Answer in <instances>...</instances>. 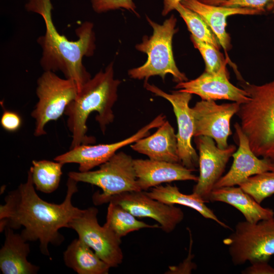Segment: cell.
Segmentation results:
<instances>
[{
  "mask_svg": "<svg viewBox=\"0 0 274 274\" xmlns=\"http://www.w3.org/2000/svg\"><path fill=\"white\" fill-rule=\"evenodd\" d=\"M77 182L68 178L65 198L60 204L44 200L37 193L28 170L26 181L5 197L0 206V231L5 227L24 228L20 233L26 241H39L42 254L50 257L49 245L59 246L64 241L59 229L68 228V224L83 210L72 203L73 195L78 191Z\"/></svg>",
  "mask_w": 274,
  "mask_h": 274,
  "instance_id": "cell-1",
  "label": "cell"
},
{
  "mask_svg": "<svg viewBox=\"0 0 274 274\" xmlns=\"http://www.w3.org/2000/svg\"><path fill=\"white\" fill-rule=\"evenodd\" d=\"M26 8L41 15L44 20L45 33L38 39L42 49V68L45 71L61 72L65 78L74 81L79 92L91 78L82 60L84 56L92 55L95 48L93 24L83 23L76 30L78 39L70 41L58 32L53 24L50 0H30Z\"/></svg>",
  "mask_w": 274,
  "mask_h": 274,
  "instance_id": "cell-2",
  "label": "cell"
},
{
  "mask_svg": "<svg viewBox=\"0 0 274 274\" xmlns=\"http://www.w3.org/2000/svg\"><path fill=\"white\" fill-rule=\"evenodd\" d=\"M121 81L114 78L113 62L100 71L82 87L76 98L66 107L67 126L72 134L70 149L81 144L95 143L94 137L86 134L89 115L97 113L95 120L105 133L107 126L114 119L113 107L117 101Z\"/></svg>",
  "mask_w": 274,
  "mask_h": 274,
  "instance_id": "cell-3",
  "label": "cell"
},
{
  "mask_svg": "<svg viewBox=\"0 0 274 274\" xmlns=\"http://www.w3.org/2000/svg\"><path fill=\"white\" fill-rule=\"evenodd\" d=\"M239 85L250 97L236 114L242 129L253 153L274 162V79L260 85L243 80Z\"/></svg>",
  "mask_w": 274,
  "mask_h": 274,
  "instance_id": "cell-4",
  "label": "cell"
},
{
  "mask_svg": "<svg viewBox=\"0 0 274 274\" xmlns=\"http://www.w3.org/2000/svg\"><path fill=\"white\" fill-rule=\"evenodd\" d=\"M146 18L153 28V33L150 37L144 36L142 43L136 44L135 48L146 53L148 58L141 66L129 70L128 76L132 79L148 81L149 78L155 76H159L164 80L169 74L177 83L188 81L186 75L178 69L173 52V38L178 31L176 18L172 15L161 25L148 16Z\"/></svg>",
  "mask_w": 274,
  "mask_h": 274,
  "instance_id": "cell-5",
  "label": "cell"
},
{
  "mask_svg": "<svg viewBox=\"0 0 274 274\" xmlns=\"http://www.w3.org/2000/svg\"><path fill=\"white\" fill-rule=\"evenodd\" d=\"M70 178L76 182L96 186L102 190L92 196L95 206L104 204L108 198L125 192L142 191L140 188L131 156L121 151L115 154L95 170L70 172Z\"/></svg>",
  "mask_w": 274,
  "mask_h": 274,
  "instance_id": "cell-6",
  "label": "cell"
},
{
  "mask_svg": "<svg viewBox=\"0 0 274 274\" xmlns=\"http://www.w3.org/2000/svg\"><path fill=\"white\" fill-rule=\"evenodd\" d=\"M223 243L228 247L231 261L235 266L247 261L268 262L274 255V217L255 223L246 220L238 222Z\"/></svg>",
  "mask_w": 274,
  "mask_h": 274,
  "instance_id": "cell-7",
  "label": "cell"
},
{
  "mask_svg": "<svg viewBox=\"0 0 274 274\" xmlns=\"http://www.w3.org/2000/svg\"><path fill=\"white\" fill-rule=\"evenodd\" d=\"M78 92L73 80L61 78L53 72H44L37 81L36 93L38 101L31 113L35 120V136L47 133L46 125L50 121L57 120L64 113Z\"/></svg>",
  "mask_w": 274,
  "mask_h": 274,
  "instance_id": "cell-8",
  "label": "cell"
},
{
  "mask_svg": "<svg viewBox=\"0 0 274 274\" xmlns=\"http://www.w3.org/2000/svg\"><path fill=\"white\" fill-rule=\"evenodd\" d=\"M98 210L96 207L84 209L82 213L73 219L68 228L74 230L78 238L90 247L111 268L117 267L123 259L121 248V238L97 220Z\"/></svg>",
  "mask_w": 274,
  "mask_h": 274,
  "instance_id": "cell-9",
  "label": "cell"
},
{
  "mask_svg": "<svg viewBox=\"0 0 274 274\" xmlns=\"http://www.w3.org/2000/svg\"><path fill=\"white\" fill-rule=\"evenodd\" d=\"M144 87L156 96L165 98L172 105L178 125L176 135L181 163L192 171L195 170L198 166L199 156L191 144L194 133V121L189 104L192 94L180 90L167 93L148 81H144Z\"/></svg>",
  "mask_w": 274,
  "mask_h": 274,
  "instance_id": "cell-10",
  "label": "cell"
},
{
  "mask_svg": "<svg viewBox=\"0 0 274 274\" xmlns=\"http://www.w3.org/2000/svg\"><path fill=\"white\" fill-rule=\"evenodd\" d=\"M165 119V116L160 114L134 134L122 141L95 145L81 144L56 156L54 160L63 164L77 163L79 165V171L81 172L91 170L95 167L100 166L108 161L121 148L150 135V131L161 126L166 120Z\"/></svg>",
  "mask_w": 274,
  "mask_h": 274,
  "instance_id": "cell-11",
  "label": "cell"
},
{
  "mask_svg": "<svg viewBox=\"0 0 274 274\" xmlns=\"http://www.w3.org/2000/svg\"><path fill=\"white\" fill-rule=\"evenodd\" d=\"M118 204L136 217H147L158 222L166 233L173 231L183 220L182 210L150 197L145 191L125 192L106 199L104 204Z\"/></svg>",
  "mask_w": 274,
  "mask_h": 274,
  "instance_id": "cell-12",
  "label": "cell"
},
{
  "mask_svg": "<svg viewBox=\"0 0 274 274\" xmlns=\"http://www.w3.org/2000/svg\"><path fill=\"white\" fill-rule=\"evenodd\" d=\"M239 103L217 104L215 100H202L191 108L194 121V137L212 138L218 147L225 149L228 137L232 134L230 121L237 112Z\"/></svg>",
  "mask_w": 274,
  "mask_h": 274,
  "instance_id": "cell-13",
  "label": "cell"
},
{
  "mask_svg": "<svg viewBox=\"0 0 274 274\" xmlns=\"http://www.w3.org/2000/svg\"><path fill=\"white\" fill-rule=\"evenodd\" d=\"M195 143L198 151L199 175L192 193L208 202L215 184L223 176L236 148L230 145L225 149H220L212 138L206 136L195 137Z\"/></svg>",
  "mask_w": 274,
  "mask_h": 274,
  "instance_id": "cell-14",
  "label": "cell"
},
{
  "mask_svg": "<svg viewBox=\"0 0 274 274\" xmlns=\"http://www.w3.org/2000/svg\"><path fill=\"white\" fill-rule=\"evenodd\" d=\"M234 127L238 148L232 154L233 160L229 170L217 181L214 188L238 186L252 176L274 170V162L266 158H259L252 151L240 124L236 122Z\"/></svg>",
  "mask_w": 274,
  "mask_h": 274,
  "instance_id": "cell-15",
  "label": "cell"
},
{
  "mask_svg": "<svg viewBox=\"0 0 274 274\" xmlns=\"http://www.w3.org/2000/svg\"><path fill=\"white\" fill-rule=\"evenodd\" d=\"M228 76L227 69L215 74L204 72L195 79L177 83L175 88L197 95L202 100L225 99L241 104L249 101L248 92L231 83Z\"/></svg>",
  "mask_w": 274,
  "mask_h": 274,
  "instance_id": "cell-16",
  "label": "cell"
},
{
  "mask_svg": "<svg viewBox=\"0 0 274 274\" xmlns=\"http://www.w3.org/2000/svg\"><path fill=\"white\" fill-rule=\"evenodd\" d=\"M138 185L147 191L164 183L176 181H197L198 177L181 163L151 159H133Z\"/></svg>",
  "mask_w": 274,
  "mask_h": 274,
  "instance_id": "cell-17",
  "label": "cell"
},
{
  "mask_svg": "<svg viewBox=\"0 0 274 274\" xmlns=\"http://www.w3.org/2000/svg\"><path fill=\"white\" fill-rule=\"evenodd\" d=\"M157 128L152 135L132 144L131 148L151 160L181 163L174 128L167 120Z\"/></svg>",
  "mask_w": 274,
  "mask_h": 274,
  "instance_id": "cell-18",
  "label": "cell"
},
{
  "mask_svg": "<svg viewBox=\"0 0 274 274\" xmlns=\"http://www.w3.org/2000/svg\"><path fill=\"white\" fill-rule=\"evenodd\" d=\"M5 242L0 250V270L3 274H36L40 267L27 260L30 247L20 234L6 227Z\"/></svg>",
  "mask_w": 274,
  "mask_h": 274,
  "instance_id": "cell-19",
  "label": "cell"
},
{
  "mask_svg": "<svg viewBox=\"0 0 274 274\" xmlns=\"http://www.w3.org/2000/svg\"><path fill=\"white\" fill-rule=\"evenodd\" d=\"M181 3L199 14L208 24L225 51L231 48V38L226 31L227 18L234 15H260L254 10L209 5L198 0H182Z\"/></svg>",
  "mask_w": 274,
  "mask_h": 274,
  "instance_id": "cell-20",
  "label": "cell"
},
{
  "mask_svg": "<svg viewBox=\"0 0 274 274\" xmlns=\"http://www.w3.org/2000/svg\"><path fill=\"white\" fill-rule=\"evenodd\" d=\"M209 201L230 204L243 214L246 221L251 223L274 217L272 209L262 207L239 186L214 188L210 195Z\"/></svg>",
  "mask_w": 274,
  "mask_h": 274,
  "instance_id": "cell-21",
  "label": "cell"
},
{
  "mask_svg": "<svg viewBox=\"0 0 274 274\" xmlns=\"http://www.w3.org/2000/svg\"><path fill=\"white\" fill-rule=\"evenodd\" d=\"M66 266L78 274H108L111 267L80 239L75 238L63 254Z\"/></svg>",
  "mask_w": 274,
  "mask_h": 274,
  "instance_id": "cell-22",
  "label": "cell"
},
{
  "mask_svg": "<svg viewBox=\"0 0 274 274\" xmlns=\"http://www.w3.org/2000/svg\"><path fill=\"white\" fill-rule=\"evenodd\" d=\"M147 194L151 198L169 204H180L191 208L206 219H211L225 228H230L221 221L214 212L206 204L207 202L197 194L181 192L176 185H161L151 188Z\"/></svg>",
  "mask_w": 274,
  "mask_h": 274,
  "instance_id": "cell-23",
  "label": "cell"
},
{
  "mask_svg": "<svg viewBox=\"0 0 274 274\" xmlns=\"http://www.w3.org/2000/svg\"><path fill=\"white\" fill-rule=\"evenodd\" d=\"M104 225L120 238L131 232L143 228H160L158 224H148L138 220L135 216L122 207L111 202L109 203Z\"/></svg>",
  "mask_w": 274,
  "mask_h": 274,
  "instance_id": "cell-24",
  "label": "cell"
},
{
  "mask_svg": "<svg viewBox=\"0 0 274 274\" xmlns=\"http://www.w3.org/2000/svg\"><path fill=\"white\" fill-rule=\"evenodd\" d=\"M63 165L55 160H32L29 171L36 190L45 193L55 191L60 184Z\"/></svg>",
  "mask_w": 274,
  "mask_h": 274,
  "instance_id": "cell-25",
  "label": "cell"
},
{
  "mask_svg": "<svg viewBox=\"0 0 274 274\" xmlns=\"http://www.w3.org/2000/svg\"><path fill=\"white\" fill-rule=\"evenodd\" d=\"M175 10L185 22L192 35L220 50L221 46L217 38L199 14L185 7L181 3L177 5Z\"/></svg>",
  "mask_w": 274,
  "mask_h": 274,
  "instance_id": "cell-26",
  "label": "cell"
},
{
  "mask_svg": "<svg viewBox=\"0 0 274 274\" xmlns=\"http://www.w3.org/2000/svg\"><path fill=\"white\" fill-rule=\"evenodd\" d=\"M238 186L261 204L274 194V170L252 176Z\"/></svg>",
  "mask_w": 274,
  "mask_h": 274,
  "instance_id": "cell-27",
  "label": "cell"
},
{
  "mask_svg": "<svg viewBox=\"0 0 274 274\" xmlns=\"http://www.w3.org/2000/svg\"><path fill=\"white\" fill-rule=\"evenodd\" d=\"M190 39L194 47L200 52L206 64V70L209 73L215 74L226 70L227 61L223 55L213 45L203 42L193 35Z\"/></svg>",
  "mask_w": 274,
  "mask_h": 274,
  "instance_id": "cell-28",
  "label": "cell"
},
{
  "mask_svg": "<svg viewBox=\"0 0 274 274\" xmlns=\"http://www.w3.org/2000/svg\"><path fill=\"white\" fill-rule=\"evenodd\" d=\"M220 6L248 8L258 12L260 15L274 13V0H228Z\"/></svg>",
  "mask_w": 274,
  "mask_h": 274,
  "instance_id": "cell-29",
  "label": "cell"
},
{
  "mask_svg": "<svg viewBox=\"0 0 274 274\" xmlns=\"http://www.w3.org/2000/svg\"><path fill=\"white\" fill-rule=\"evenodd\" d=\"M94 11L100 13L118 9H125L138 15L132 0H91Z\"/></svg>",
  "mask_w": 274,
  "mask_h": 274,
  "instance_id": "cell-30",
  "label": "cell"
},
{
  "mask_svg": "<svg viewBox=\"0 0 274 274\" xmlns=\"http://www.w3.org/2000/svg\"><path fill=\"white\" fill-rule=\"evenodd\" d=\"M1 125L5 130L13 132L17 131L22 125V118L17 113L5 110L1 118Z\"/></svg>",
  "mask_w": 274,
  "mask_h": 274,
  "instance_id": "cell-31",
  "label": "cell"
},
{
  "mask_svg": "<svg viewBox=\"0 0 274 274\" xmlns=\"http://www.w3.org/2000/svg\"><path fill=\"white\" fill-rule=\"evenodd\" d=\"M188 230L190 233V247L188 257L179 265L170 267L168 273H191L192 270L196 267L195 264L192 261V258L194 257L191 253L192 238L190 231Z\"/></svg>",
  "mask_w": 274,
  "mask_h": 274,
  "instance_id": "cell-32",
  "label": "cell"
},
{
  "mask_svg": "<svg viewBox=\"0 0 274 274\" xmlns=\"http://www.w3.org/2000/svg\"><path fill=\"white\" fill-rule=\"evenodd\" d=\"M268 262L256 261L251 263V265L242 271L244 274H274V268Z\"/></svg>",
  "mask_w": 274,
  "mask_h": 274,
  "instance_id": "cell-33",
  "label": "cell"
},
{
  "mask_svg": "<svg viewBox=\"0 0 274 274\" xmlns=\"http://www.w3.org/2000/svg\"><path fill=\"white\" fill-rule=\"evenodd\" d=\"M182 0H163V16L167 15L172 11L175 10L177 5Z\"/></svg>",
  "mask_w": 274,
  "mask_h": 274,
  "instance_id": "cell-34",
  "label": "cell"
},
{
  "mask_svg": "<svg viewBox=\"0 0 274 274\" xmlns=\"http://www.w3.org/2000/svg\"><path fill=\"white\" fill-rule=\"evenodd\" d=\"M205 4L213 6H220L221 4L228 0H198Z\"/></svg>",
  "mask_w": 274,
  "mask_h": 274,
  "instance_id": "cell-35",
  "label": "cell"
}]
</instances>
